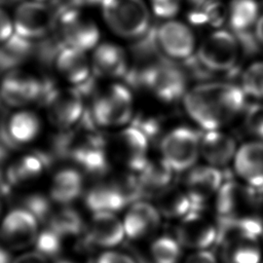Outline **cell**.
Wrapping results in <instances>:
<instances>
[{"label":"cell","instance_id":"cell-11","mask_svg":"<svg viewBox=\"0 0 263 263\" xmlns=\"http://www.w3.org/2000/svg\"><path fill=\"white\" fill-rule=\"evenodd\" d=\"M39 233L38 220L25 208L5 215L0 226V241L9 250L21 251L34 246Z\"/></svg>","mask_w":263,"mask_h":263},{"label":"cell","instance_id":"cell-6","mask_svg":"<svg viewBox=\"0 0 263 263\" xmlns=\"http://www.w3.org/2000/svg\"><path fill=\"white\" fill-rule=\"evenodd\" d=\"M55 13L57 36L66 46L87 51L99 44L100 29L81 9L65 7L55 10Z\"/></svg>","mask_w":263,"mask_h":263},{"label":"cell","instance_id":"cell-22","mask_svg":"<svg viewBox=\"0 0 263 263\" xmlns=\"http://www.w3.org/2000/svg\"><path fill=\"white\" fill-rule=\"evenodd\" d=\"M122 223L126 237L141 239L157 230L160 223V213L156 205L138 200L130 204Z\"/></svg>","mask_w":263,"mask_h":263},{"label":"cell","instance_id":"cell-34","mask_svg":"<svg viewBox=\"0 0 263 263\" xmlns=\"http://www.w3.org/2000/svg\"><path fill=\"white\" fill-rule=\"evenodd\" d=\"M63 236L55 232L50 227H45L39 231L35 240V251L45 256L46 258L58 257L63 249Z\"/></svg>","mask_w":263,"mask_h":263},{"label":"cell","instance_id":"cell-39","mask_svg":"<svg viewBox=\"0 0 263 263\" xmlns=\"http://www.w3.org/2000/svg\"><path fill=\"white\" fill-rule=\"evenodd\" d=\"M182 0H150L151 7L156 16L168 18L177 14Z\"/></svg>","mask_w":263,"mask_h":263},{"label":"cell","instance_id":"cell-16","mask_svg":"<svg viewBox=\"0 0 263 263\" xmlns=\"http://www.w3.org/2000/svg\"><path fill=\"white\" fill-rule=\"evenodd\" d=\"M157 38L161 50L167 58L182 61L193 54L194 36L183 23L168 21L161 24L157 27Z\"/></svg>","mask_w":263,"mask_h":263},{"label":"cell","instance_id":"cell-9","mask_svg":"<svg viewBox=\"0 0 263 263\" xmlns=\"http://www.w3.org/2000/svg\"><path fill=\"white\" fill-rule=\"evenodd\" d=\"M55 20L53 6L35 0L18 3L12 16L14 33L33 42L48 36L55 27Z\"/></svg>","mask_w":263,"mask_h":263},{"label":"cell","instance_id":"cell-20","mask_svg":"<svg viewBox=\"0 0 263 263\" xmlns=\"http://www.w3.org/2000/svg\"><path fill=\"white\" fill-rule=\"evenodd\" d=\"M90 64L92 74L97 78H123L128 69L129 59L121 46L104 42L93 48Z\"/></svg>","mask_w":263,"mask_h":263},{"label":"cell","instance_id":"cell-2","mask_svg":"<svg viewBox=\"0 0 263 263\" xmlns=\"http://www.w3.org/2000/svg\"><path fill=\"white\" fill-rule=\"evenodd\" d=\"M140 199V188L129 173L96 180L84 194L86 208L92 213H115Z\"/></svg>","mask_w":263,"mask_h":263},{"label":"cell","instance_id":"cell-41","mask_svg":"<svg viewBox=\"0 0 263 263\" xmlns=\"http://www.w3.org/2000/svg\"><path fill=\"white\" fill-rule=\"evenodd\" d=\"M14 34L12 17L0 6V44L8 40Z\"/></svg>","mask_w":263,"mask_h":263},{"label":"cell","instance_id":"cell-19","mask_svg":"<svg viewBox=\"0 0 263 263\" xmlns=\"http://www.w3.org/2000/svg\"><path fill=\"white\" fill-rule=\"evenodd\" d=\"M84 236L91 247L113 248L118 246L124 238L125 232L122 221L114 213H93L85 228Z\"/></svg>","mask_w":263,"mask_h":263},{"label":"cell","instance_id":"cell-36","mask_svg":"<svg viewBox=\"0 0 263 263\" xmlns=\"http://www.w3.org/2000/svg\"><path fill=\"white\" fill-rule=\"evenodd\" d=\"M52 200L40 193H32L23 199L22 206L28 210L38 222L46 224L53 211Z\"/></svg>","mask_w":263,"mask_h":263},{"label":"cell","instance_id":"cell-18","mask_svg":"<svg viewBox=\"0 0 263 263\" xmlns=\"http://www.w3.org/2000/svg\"><path fill=\"white\" fill-rule=\"evenodd\" d=\"M225 177L226 172L213 165L194 167L186 178V192L193 203L202 211L206 201L217 194Z\"/></svg>","mask_w":263,"mask_h":263},{"label":"cell","instance_id":"cell-46","mask_svg":"<svg viewBox=\"0 0 263 263\" xmlns=\"http://www.w3.org/2000/svg\"><path fill=\"white\" fill-rule=\"evenodd\" d=\"M3 243L0 242V263H12L11 255Z\"/></svg>","mask_w":263,"mask_h":263},{"label":"cell","instance_id":"cell-45","mask_svg":"<svg viewBox=\"0 0 263 263\" xmlns=\"http://www.w3.org/2000/svg\"><path fill=\"white\" fill-rule=\"evenodd\" d=\"M3 119L0 122V165H2V163L7 159L10 150L13 149L5 137L3 129Z\"/></svg>","mask_w":263,"mask_h":263},{"label":"cell","instance_id":"cell-7","mask_svg":"<svg viewBox=\"0 0 263 263\" xmlns=\"http://www.w3.org/2000/svg\"><path fill=\"white\" fill-rule=\"evenodd\" d=\"M240 48L234 34L217 30L209 35L196 53L199 61L213 73H225L231 79L238 73L236 66Z\"/></svg>","mask_w":263,"mask_h":263},{"label":"cell","instance_id":"cell-17","mask_svg":"<svg viewBox=\"0 0 263 263\" xmlns=\"http://www.w3.org/2000/svg\"><path fill=\"white\" fill-rule=\"evenodd\" d=\"M42 122L38 114L20 108L3 119L5 137L13 149L33 143L40 135Z\"/></svg>","mask_w":263,"mask_h":263},{"label":"cell","instance_id":"cell-43","mask_svg":"<svg viewBox=\"0 0 263 263\" xmlns=\"http://www.w3.org/2000/svg\"><path fill=\"white\" fill-rule=\"evenodd\" d=\"M12 263H49V259L36 251L24 253L12 260Z\"/></svg>","mask_w":263,"mask_h":263},{"label":"cell","instance_id":"cell-29","mask_svg":"<svg viewBox=\"0 0 263 263\" xmlns=\"http://www.w3.org/2000/svg\"><path fill=\"white\" fill-rule=\"evenodd\" d=\"M155 198L157 200V210L160 215L166 218L183 219L192 213L202 212L193 203L186 191L177 189L173 185Z\"/></svg>","mask_w":263,"mask_h":263},{"label":"cell","instance_id":"cell-5","mask_svg":"<svg viewBox=\"0 0 263 263\" xmlns=\"http://www.w3.org/2000/svg\"><path fill=\"white\" fill-rule=\"evenodd\" d=\"M53 86L51 79L17 68L4 73L0 79V101L9 107L25 108L41 103Z\"/></svg>","mask_w":263,"mask_h":263},{"label":"cell","instance_id":"cell-30","mask_svg":"<svg viewBox=\"0 0 263 263\" xmlns=\"http://www.w3.org/2000/svg\"><path fill=\"white\" fill-rule=\"evenodd\" d=\"M34 42L20 37L15 33L0 44V73L20 68L25 62L33 58Z\"/></svg>","mask_w":263,"mask_h":263},{"label":"cell","instance_id":"cell-33","mask_svg":"<svg viewBox=\"0 0 263 263\" xmlns=\"http://www.w3.org/2000/svg\"><path fill=\"white\" fill-rule=\"evenodd\" d=\"M181 245L177 238L162 235L151 245L150 254L154 263H178L181 256Z\"/></svg>","mask_w":263,"mask_h":263},{"label":"cell","instance_id":"cell-3","mask_svg":"<svg viewBox=\"0 0 263 263\" xmlns=\"http://www.w3.org/2000/svg\"><path fill=\"white\" fill-rule=\"evenodd\" d=\"M86 112L98 127H117L127 123L133 116V97L123 84H111L91 97Z\"/></svg>","mask_w":263,"mask_h":263},{"label":"cell","instance_id":"cell-35","mask_svg":"<svg viewBox=\"0 0 263 263\" xmlns=\"http://www.w3.org/2000/svg\"><path fill=\"white\" fill-rule=\"evenodd\" d=\"M241 89L248 96L263 100V62L252 64L241 76Z\"/></svg>","mask_w":263,"mask_h":263},{"label":"cell","instance_id":"cell-50","mask_svg":"<svg viewBox=\"0 0 263 263\" xmlns=\"http://www.w3.org/2000/svg\"><path fill=\"white\" fill-rule=\"evenodd\" d=\"M0 213H1V202H0Z\"/></svg>","mask_w":263,"mask_h":263},{"label":"cell","instance_id":"cell-40","mask_svg":"<svg viewBox=\"0 0 263 263\" xmlns=\"http://www.w3.org/2000/svg\"><path fill=\"white\" fill-rule=\"evenodd\" d=\"M89 263H137L129 255L116 251H106Z\"/></svg>","mask_w":263,"mask_h":263},{"label":"cell","instance_id":"cell-37","mask_svg":"<svg viewBox=\"0 0 263 263\" xmlns=\"http://www.w3.org/2000/svg\"><path fill=\"white\" fill-rule=\"evenodd\" d=\"M245 126L254 136H257L263 141V104L254 103L246 105L243 109Z\"/></svg>","mask_w":263,"mask_h":263},{"label":"cell","instance_id":"cell-25","mask_svg":"<svg viewBox=\"0 0 263 263\" xmlns=\"http://www.w3.org/2000/svg\"><path fill=\"white\" fill-rule=\"evenodd\" d=\"M259 238L230 234L218 238L221 258L224 263H260L261 249Z\"/></svg>","mask_w":263,"mask_h":263},{"label":"cell","instance_id":"cell-32","mask_svg":"<svg viewBox=\"0 0 263 263\" xmlns=\"http://www.w3.org/2000/svg\"><path fill=\"white\" fill-rule=\"evenodd\" d=\"M259 4L257 0H232L227 10L231 32L252 29L258 21Z\"/></svg>","mask_w":263,"mask_h":263},{"label":"cell","instance_id":"cell-13","mask_svg":"<svg viewBox=\"0 0 263 263\" xmlns=\"http://www.w3.org/2000/svg\"><path fill=\"white\" fill-rule=\"evenodd\" d=\"M188 78L179 66L168 58L155 66L147 77L145 88L160 101L174 103L186 95Z\"/></svg>","mask_w":263,"mask_h":263},{"label":"cell","instance_id":"cell-28","mask_svg":"<svg viewBox=\"0 0 263 263\" xmlns=\"http://www.w3.org/2000/svg\"><path fill=\"white\" fill-rule=\"evenodd\" d=\"M174 173L162 158L157 160L148 159L137 175L143 196L156 197L171 187L173 185Z\"/></svg>","mask_w":263,"mask_h":263},{"label":"cell","instance_id":"cell-31","mask_svg":"<svg viewBox=\"0 0 263 263\" xmlns=\"http://www.w3.org/2000/svg\"><path fill=\"white\" fill-rule=\"evenodd\" d=\"M46 226L63 237L80 236L86 228L79 213L69 205H61L60 209L53 210Z\"/></svg>","mask_w":263,"mask_h":263},{"label":"cell","instance_id":"cell-15","mask_svg":"<svg viewBox=\"0 0 263 263\" xmlns=\"http://www.w3.org/2000/svg\"><path fill=\"white\" fill-rule=\"evenodd\" d=\"M251 206H256L251 187L236 183L231 178V174L226 172L225 180L216 194V210L219 218L251 215L246 213Z\"/></svg>","mask_w":263,"mask_h":263},{"label":"cell","instance_id":"cell-26","mask_svg":"<svg viewBox=\"0 0 263 263\" xmlns=\"http://www.w3.org/2000/svg\"><path fill=\"white\" fill-rule=\"evenodd\" d=\"M83 183L84 178L76 167L60 168L51 179L49 197L60 205H69L82 194Z\"/></svg>","mask_w":263,"mask_h":263},{"label":"cell","instance_id":"cell-44","mask_svg":"<svg viewBox=\"0 0 263 263\" xmlns=\"http://www.w3.org/2000/svg\"><path fill=\"white\" fill-rule=\"evenodd\" d=\"M103 0H67L66 2H63L61 5H53L55 9L65 8V7H74L81 9L82 7H90L102 4Z\"/></svg>","mask_w":263,"mask_h":263},{"label":"cell","instance_id":"cell-8","mask_svg":"<svg viewBox=\"0 0 263 263\" xmlns=\"http://www.w3.org/2000/svg\"><path fill=\"white\" fill-rule=\"evenodd\" d=\"M40 104L43 105L50 124L59 130L75 127L86 110L84 98L74 86H53Z\"/></svg>","mask_w":263,"mask_h":263},{"label":"cell","instance_id":"cell-1","mask_svg":"<svg viewBox=\"0 0 263 263\" xmlns=\"http://www.w3.org/2000/svg\"><path fill=\"white\" fill-rule=\"evenodd\" d=\"M246 93L230 82H203L184 96L188 115L203 129H219L246 107Z\"/></svg>","mask_w":263,"mask_h":263},{"label":"cell","instance_id":"cell-51","mask_svg":"<svg viewBox=\"0 0 263 263\" xmlns=\"http://www.w3.org/2000/svg\"><path fill=\"white\" fill-rule=\"evenodd\" d=\"M0 107H1V101H0Z\"/></svg>","mask_w":263,"mask_h":263},{"label":"cell","instance_id":"cell-12","mask_svg":"<svg viewBox=\"0 0 263 263\" xmlns=\"http://www.w3.org/2000/svg\"><path fill=\"white\" fill-rule=\"evenodd\" d=\"M148 139L135 126L130 125L115 134L107 148L115 160L132 172L138 173L147 162Z\"/></svg>","mask_w":263,"mask_h":263},{"label":"cell","instance_id":"cell-49","mask_svg":"<svg viewBox=\"0 0 263 263\" xmlns=\"http://www.w3.org/2000/svg\"><path fill=\"white\" fill-rule=\"evenodd\" d=\"M35 1H41V2H46V1H48V0H35Z\"/></svg>","mask_w":263,"mask_h":263},{"label":"cell","instance_id":"cell-27","mask_svg":"<svg viewBox=\"0 0 263 263\" xmlns=\"http://www.w3.org/2000/svg\"><path fill=\"white\" fill-rule=\"evenodd\" d=\"M200 153L211 165L224 166L235 154V141L218 129L206 130L200 137Z\"/></svg>","mask_w":263,"mask_h":263},{"label":"cell","instance_id":"cell-23","mask_svg":"<svg viewBox=\"0 0 263 263\" xmlns=\"http://www.w3.org/2000/svg\"><path fill=\"white\" fill-rule=\"evenodd\" d=\"M234 167L247 185L263 187V141L243 144L235 153Z\"/></svg>","mask_w":263,"mask_h":263},{"label":"cell","instance_id":"cell-10","mask_svg":"<svg viewBox=\"0 0 263 263\" xmlns=\"http://www.w3.org/2000/svg\"><path fill=\"white\" fill-rule=\"evenodd\" d=\"M160 150L162 159L175 173L187 171L200 153V136L192 128L177 127L161 139Z\"/></svg>","mask_w":263,"mask_h":263},{"label":"cell","instance_id":"cell-24","mask_svg":"<svg viewBox=\"0 0 263 263\" xmlns=\"http://www.w3.org/2000/svg\"><path fill=\"white\" fill-rule=\"evenodd\" d=\"M51 163L46 152L27 153L8 164L5 168V176L11 187L25 185L37 180Z\"/></svg>","mask_w":263,"mask_h":263},{"label":"cell","instance_id":"cell-4","mask_svg":"<svg viewBox=\"0 0 263 263\" xmlns=\"http://www.w3.org/2000/svg\"><path fill=\"white\" fill-rule=\"evenodd\" d=\"M105 23L116 35L137 39L150 28V15L143 0H103L101 4Z\"/></svg>","mask_w":263,"mask_h":263},{"label":"cell","instance_id":"cell-48","mask_svg":"<svg viewBox=\"0 0 263 263\" xmlns=\"http://www.w3.org/2000/svg\"><path fill=\"white\" fill-rule=\"evenodd\" d=\"M54 263H76L72 260H68V259H57V261Z\"/></svg>","mask_w":263,"mask_h":263},{"label":"cell","instance_id":"cell-42","mask_svg":"<svg viewBox=\"0 0 263 263\" xmlns=\"http://www.w3.org/2000/svg\"><path fill=\"white\" fill-rule=\"evenodd\" d=\"M184 263H218V260L215 254L206 249L194 251L185 259Z\"/></svg>","mask_w":263,"mask_h":263},{"label":"cell","instance_id":"cell-21","mask_svg":"<svg viewBox=\"0 0 263 263\" xmlns=\"http://www.w3.org/2000/svg\"><path fill=\"white\" fill-rule=\"evenodd\" d=\"M53 67L72 86H80L92 77L91 64L85 51L64 45L58 52Z\"/></svg>","mask_w":263,"mask_h":263},{"label":"cell","instance_id":"cell-38","mask_svg":"<svg viewBox=\"0 0 263 263\" xmlns=\"http://www.w3.org/2000/svg\"><path fill=\"white\" fill-rule=\"evenodd\" d=\"M132 125L137 127L148 139L149 142L156 140L161 134V120L157 117L144 116L139 114L134 118Z\"/></svg>","mask_w":263,"mask_h":263},{"label":"cell","instance_id":"cell-14","mask_svg":"<svg viewBox=\"0 0 263 263\" xmlns=\"http://www.w3.org/2000/svg\"><path fill=\"white\" fill-rule=\"evenodd\" d=\"M176 238L182 247L194 251L206 250L217 243L218 228L201 212L192 213L181 219L176 228Z\"/></svg>","mask_w":263,"mask_h":263},{"label":"cell","instance_id":"cell-47","mask_svg":"<svg viewBox=\"0 0 263 263\" xmlns=\"http://www.w3.org/2000/svg\"><path fill=\"white\" fill-rule=\"evenodd\" d=\"M255 33L256 36L258 38V40L260 41V43L263 45V15H261L255 26Z\"/></svg>","mask_w":263,"mask_h":263}]
</instances>
